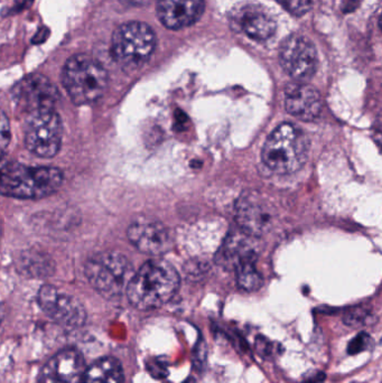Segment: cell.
Segmentation results:
<instances>
[{
    "label": "cell",
    "mask_w": 382,
    "mask_h": 383,
    "mask_svg": "<svg viewBox=\"0 0 382 383\" xmlns=\"http://www.w3.org/2000/svg\"><path fill=\"white\" fill-rule=\"evenodd\" d=\"M326 379V374L322 371L311 372L310 374L304 375L302 383H322Z\"/></svg>",
    "instance_id": "obj_28"
},
{
    "label": "cell",
    "mask_w": 382,
    "mask_h": 383,
    "mask_svg": "<svg viewBox=\"0 0 382 383\" xmlns=\"http://www.w3.org/2000/svg\"><path fill=\"white\" fill-rule=\"evenodd\" d=\"M30 1L32 3L33 0H17L15 6H14V10H15L16 12H21V10H25L27 6H26L24 3H27L28 6H30Z\"/></svg>",
    "instance_id": "obj_32"
},
{
    "label": "cell",
    "mask_w": 382,
    "mask_h": 383,
    "mask_svg": "<svg viewBox=\"0 0 382 383\" xmlns=\"http://www.w3.org/2000/svg\"><path fill=\"white\" fill-rule=\"evenodd\" d=\"M19 267V270L27 276L45 277L52 274L53 262H49L44 253L27 251L21 255Z\"/></svg>",
    "instance_id": "obj_19"
},
{
    "label": "cell",
    "mask_w": 382,
    "mask_h": 383,
    "mask_svg": "<svg viewBox=\"0 0 382 383\" xmlns=\"http://www.w3.org/2000/svg\"><path fill=\"white\" fill-rule=\"evenodd\" d=\"M231 21L232 26L252 40H268L276 31V21L266 8L258 5L241 7L231 16Z\"/></svg>",
    "instance_id": "obj_14"
},
{
    "label": "cell",
    "mask_w": 382,
    "mask_h": 383,
    "mask_svg": "<svg viewBox=\"0 0 382 383\" xmlns=\"http://www.w3.org/2000/svg\"><path fill=\"white\" fill-rule=\"evenodd\" d=\"M285 106L291 116L313 121L321 115V95L312 85L291 83L285 89Z\"/></svg>",
    "instance_id": "obj_15"
},
{
    "label": "cell",
    "mask_w": 382,
    "mask_h": 383,
    "mask_svg": "<svg viewBox=\"0 0 382 383\" xmlns=\"http://www.w3.org/2000/svg\"><path fill=\"white\" fill-rule=\"evenodd\" d=\"M85 360L76 350L58 352L43 370L42 379L52 383H80L85 373Z\"/></svg>",
    "instance_id": "obj_17"
},
{
    "label": "cell",
    "mask_w": 382,
    "mask_h": 383,
    "mask_svg": "<svg viewBox=\"0 0 382 383\" xmlns=\"http://www.w3.org/2000/svg\"><path fill=\"white\" fill-rule=\"evenodd\" d=\"M204 12V0H157V16L170 30L194 24Z\"/></svg>",
    "instance_id": "obj_16"
},
{
    "label": "cell",
    "mask_w": 382,
    "mask_h": 383,
    "mask_svg": "<svg viewBox=\"0 0 382 383\" xmlns=\"http://www.w3.org/2000/svg\"><path fill=\"white\" fill-rule=\"evenodd\" d=\"M183 383H195V380L194 379H193V378H188V380H186V382Z\"/></svg>",
    "instance_id": "obj_34"
},
{
    "label": "cell",
    "mask_w": 382,
    "mask_h": 383,
    "mask_svg": "<svg viewBox=\"0 0 382 383\" xmlns=\"http://www.w3.org/2000/svg\"><path fill=\"white\" fill-rule=\"evenodd\" d=\"M3 157H5V156H3V152H0V161H1V159H3Z\"/></svg>",
    "instance_id": "obj_36"
},
{
    "label": "cell",
    "mask_w": 382,
    "mask_h": 383,
    "mask_svg": "<svg viewBox=\"0 0 382 383\" xmlns=\"http://www.w3.org/2000/svg\"><path fill=\"white\" fill-rule=\"evenodd\" d=\"M373 347H374V340L370 335L366 332H360L358 335H355V338L350 340L346 351L350 356H357L366 351H370Z\"/></svg>",
    "instance_id": "obj_21"
},
{
    "label": "cell",
    "mask_w": 382,
    "mask_h": 383,
    "mask_svg": "<svg viewBox=\"0 0 382 383\" xmlns=\"http://www.w3.org/2000/svg\"><path fill=\"white\" fill-rule=\"evenodd\" d=\"M310 141L297 126L282 124L269 135L262 148V161L277 174L297 172L306 163Z\"/></svg>",
    "instance_id": "obj_3"
},
{
    "label": "cell",
    "mask_w": 382,
    "mask_h": 383,
    "mask_svg": "<svg viewBox=\"0 0 382 383\" xmlns=\"http://www.w3.org/2000/svg\"><path fill=\"white\" fill-rule=\"evenodd\" d=\"M371 317L369 310L363 307L353 308L344 315L343 322L346 325L355 329V327H361V326L367 325L368 321Z\"/></svg>",
    "instance_id": "obj_22"
},
{
    "label": "cell",
    "mask_w": 382,
    "mask_h": 383,
    "mask_svg": "<svg viewBox=\"0 0 382 383\" xmlns=\"http://www.w3.org/2000/svg\"><path fill=\"white\" fill-rule=\"evenodd\" d=\"M47 33H49L47 28H41L40 31L37 32L36 36L34 37L33 43L42 44V43L45 42L46 38H47Z\"/></svg>",
    "instance_id": "obj_30"
},
{
    "label": "cell",
    "mask_w": 382,
    "mask_h": 383,
    "mask_svg": "<svg viewBox=\"0 0 382 383\" xmlns=\"http://www.w3.org/2000/svg\"><path fill=\"white\" fill-rule=\"evenodd\" d=\"M85 271L89 283L106 298L122 296L135 274L128 258L113 251L94 255L85 264Z\"/></svg>",
    "instance_id": "obj_5"
},
{
    "label": "cell",
    "mask_w": 382,
    "mask_h": 383,
    "mask_svg": "<svg viewBox=\"0 0 382 383\" xmlns=\"http://www.w3.org/2000/svg\"><path fill=\"white\" fill-rule=\"evenodd\" d=\"M62 82L74 104H93L106 92L108 73L102 64L90 55L76 54L64 65Z\"/></svg>",
    "instance_id": "obj_4"
},
{
    "label": "cell",
    "mask_w": 382,
    "mask_h": 383,
    "mask_svg": "<svg viewBox=\"0 0 382 383\" xmlns=\"http://www.w3.org/2000/svg\"><path fill=\"white\" fill-rule=\"evenodd\" d=\"M124 370L113 358H104L94 362L83 373L80 383H124Z\"/></svg>",
    "instance_id": "obj_18"
},
{
    "label": "cell",
    "mask_w": 382,
    "mask_h": 383,
    "mask_svg": "<svg viewBox=\"0 0 382 383\" xmlns=\"http://www.w3.org/2000/svg\"><path fill=\"white\" fill-rule=\"evenodd\" d=\"M279 61L291 78L305 81L315 73L317 54L313 43L307 37L291 35L280 46Z\"/></svg>",
    "instance_id": "obj_9"
},
{
    "label": "cell",
    "mask_w": 382,
    "mask_h": 383,
    "mask_svg": "<svg viewBox=\"0 0 382 383\" xmlns=\"http://www.w3.org/2000/svg\"><path fill=\"white\" fill-rule=\"evenodd\" d=\"M148 371L156 379H164L168 375V370L165 363H161V360H155L148 364Z\"/></svg>",
    "instance_id": "obj_27"
},
{
    "label": "cell",
    "mask_w": 382,
    "mask_h": 383,
    "mask_svg": "<svg viewBox=\"0 0 382 383\" xmlns=\"http://www.w3.org/2000/svg\"><path fill=\"white\" fill-rule=\"evenodd\" d=\"M291 15L303 16L312 7V0H277Z\"/></svg>",
    "instance_id": "obj_23"
},
{
    "label": "cell",
    "mask_w": 382,
    "mask_h": 383,
    "mask_svg": "<svg viewBox=\"0 0 382 383\" xmlns=\"http://www.w3.org/2000/svg\"><path fill=\"white\" fill-rule=\"evenodd\" d=\"M119 1L126 6L140 7L145 6L150 0H119Z\"/></svg>",
    "instance_id": "obj_31"
},
{
    "label": "cell",
    "mask_w": 382,
    "mask_h": 383,
    "mask_svg": "<svg viewBox=\"0 0 382 383\" xmlns=\"http://www.w3.org/2000/svg\"><path fill=\"white\" fill-rule=\"evenodd\" d=\"M63 173L58 168L34 167L8 161H0V194L21 200H37L61 187Z\"/></svg>",
    "instance_id": "obj_2"
},
{
    "label": "cell",
    "mask_w": 382,
    "mask_h": 383,
    "mask_svg": "<svg viewBox=\"0 0 382 383\" xmlns=\"http://www.w3.org/2000/svg\"><path fill=\"white\" fill-rule=\"evenodd\" d=\"M155 45V33L148 25L129 21L113 34L111 55L124 70H135L150 58Z\"/></svg>",
    "instance_id": "obj_6"
},
{
    "label": "cell",
    "mask_w": 382,
    "mask_h": 383,
    "mask_svg": "<svg viewBox=\"0 0 382 383\" xmlns=\"http://www.w3.org/2000/svg\"><path fill=\"white\" fill-rule=\"evenodd\" d=\"M255 350L261 359H267L273 356L276 349H275V343L271 342L269 338H266L264 335H258L255 340Z\"/></svg>",
    "instance_id": "obj_24"
},
{
    "label": "cell",
    "mask_w": 382,
    "mask_h": 383,
    "mask_svg": "<svg viewBox=\"0 0 382 383\" xmlns=\"http://www.w3.org/2000/svg\"><path fill=\"white\" fill-rule=\"evenodd\" d=\"M12 139L10 120L3 110L0 109V152H5Z\"/></svg>",
    "instance_id": "obj_25"
},
{
    "label": "cell",
    "mask_w": 382,
    "mask_h": 383,
    "mask_svg": "<svg viewBox=\"0 0 382 383\" xmlns=\"http://www.w3.org/2000/svg\"><path fill=\"white\" fill-rule=\"evenodd\" d=\"M127 237L135 248L147 255H161L172 244L168 229L163 223L147 218L131 223L127 230Z\"/></svg>",
    "instance_id": "obj_13"
},
{
    "label": "cell",
    "mask_w": 382,
    "mask_h": 383,
    "mask_svg": "<svg viewBox=\"0 0 382 383\" xmlns=\"http://www.w3.org/2000/svg\"><path fill=\"white\" fill-rule=\"evenodd\" d=\"M181 278L164 259H152L135 272L126 288L128 299L140 310H156L166 304L179 290Z\"/></svg>",
    "instance_id": "obj_1"
},
{
    "label": "cell",
    "mask_w": 382,
    "mask_h": 383,
    "mask_svg": "<svg viewBox=\"0 0 382 383\" xmlns=\"http://www.w3.org/2000/svg\"><path fill=\"white\" fill-rule=\"evenodd\" d=\"M1 233H3V225H1V221H0V237H1Z\"/></svg>",
    "instance_id": "obj_35"
},
{
    "label": "cell",
    "mask_w": 382,
    "mask_h": 383,
    "mask_svg": "<svg viewBox=\"0 0 382 383\" xmlns=\"http://www.w3.org/2000/svg\"><path fill=\"white\" fill-rule=\"evenodd\" d=\"M236 221L243 231L260 237L273 228L275 212L260 195L247 192L236 203Z\"/></svg>",
    "instance_id": "obj_11"
},
{
    "label": "cell",
    "mask_w": 382,
    "mask_h": 383,
    "mask_svg": "<svg viewBox=\"0 0 382 383\" xmlns=\"http://www.w3.org/2000/svg\"><path fill=\"white\" fill-rule=\"evenodd\" d=\"M3 307L0 306V325H1V322H3Z\"/></svg>",
    "instance_id": "obj_33"
},
{
    "label": "cell",
    "mask_w": 382,
    "mask_h": 383,
    "mask_svg": "<svg viewBox=\"0 0 382 383\" xmlns=\"http://www.w3.org/2000/svg\"><path fill=\"white\" fill-rule=\"evenodd\" d=\"M207 347L204 338H199L196 344H195L194 350H193V363H194L195 368L203 369L204 365H205V362H207Z\"/></svg>",
    "instance_id": "obj_26"
},
{
    "label": "cell",
    "mask_w": 382,
    "mask_h": 383,
    "mask_svg": "<svg viewBox=\"0 0 382 383\" xmlns=\"http://www.w3.org/2000/svg\"><path fill=\"white\" fill-rule=\"evenodd\" d=\"M63 127L55 110L43 111L28 117L25 128V145L40 157H54L61 148Z\"/></svg>",
    "instance_id": "obj_7"
},
{
    "label": "cell",
    "mask_w": 382,
    "mask_h": 383,
    "mask_svg": "<svg viewBox=\"0 0 382 383\" xmlns=\"http://www.w3.org/2000/svg\"><path fill=\"white\" fill-rule=\"evenodd\" d=\"M361 3V0H342L341 10L343 12H351L358 8L359 5Z\"/></svg>",
    "instance_id": "obj_29"
},
{
    "label": "cell",
    "mask_w": 382,
    "mask_h": 383,
    "mask_svg": "<svg viewBox=\"0 0 382 383\" xmlns=\"http://www.w3.org/2000/svg\"><path fill=\"white\" fill-rule=\"evenodd\" d=\"M10 95L17 109L28 117L54 110L60 99L58 90L46 76L30 74L12 86Z\"/></svg>",
    "instance_id": "obj_8"
},
{
    "label": "cell",
    "mask_w": 382,
    "mask_h": 383,
    "mask_svg": "<svg viewBox=\"0 0 382 383\" xmlns=\"http://www.w3.org/2000/svg\"><path fill=\"white\" fill-rule=\"evenodd\" d=\"M237 272L238 286L240 288L251 292L258 290L262 286V277L259 271L256 269L255 264H245L236 268Z\"/></svg>",
    "instance_id": "obj_20"
},
{
    "label": "cell",
    "mask_w": 382,
    "mask_h": 383,
    "mask_svg": "<svg viewBox=\"0 0 382 383\" xmlns=\"http://www.w3.org/2000/svg\"><path fill=\"white\" fill-rule=\"evenodd\" d=\"M37 301L51 318L67 327H80L87 319V312L76 298L49 285L40 289Z\"/></svg>",
    "instance_id": "obj_10"
},
{
    "label": "cell",
    "mask_w": 382,
    "mask_h": 383,
    "mask_svg": "<svg viewBox=\"0 0 382 383\" xmlns=\"http://www.w3.org/2000/svg\"><path fill=\"white\" fill-rule=\"evenodd\" d=\"M262 250L260 237L243 231L241 229L227 234L216 253L218 265L236 268L245 264H255Z\"/></svg>",
    "instance_id": "obj_12"
}]
</instances>
